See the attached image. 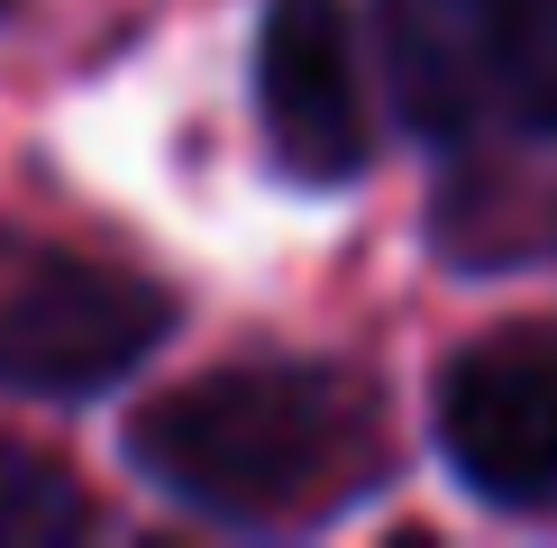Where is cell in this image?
<instances>
[{"label":"cell","mask_w":557,"mask_h":548,"mask_svg":"<svg viewBox=\"0 0 557 548\" xmlns=\"http://www.w3.org/2000/svg\"><path fill=\"white\" fill-rule=\"evenodd\" d=\"M128 457L183 512L228 531H320L393 466L384 402L357 365L247 357L156 394L128 421Z\"/></svg>","instance_id":"obj_1"},{"label":"cell","mask_w":557,"mask_h":548,"mask_svg":"<svg viewBox=\"0 0 557 548\" xmlns=\"http://www.w3.org/2000/svg\"><path fill=\"white\" fill-rule=\"evenodd\" d=\"M384 74L430 137H557V0H375Z\"/></svg>","instance_id":"obj_2"},{"label":"cell","mask_w":557,"mask_h":548,"mask_svg":"<svg viewBox=\"0 0 557 548\" xmlns=\"http://www.w3.org/2000/svg\"><path fill=\"white\" fill-rule=\"evenodd\" d=\"M174 329V292L120 257L0 238V394L83 402L137 375Z\"/></svg>","instance_id":"obj_3"},{"label":"cell","mask_w":557,"mask_h":548,"mask_svg":"<svg viewBox=\"0 0 557 548\" xmlns=\"http://www.w3.org/2000/svg\"><path fill=\"white\" fill-rule=\"evenodd\" d=\"M438 448L503 512L557 502V329L521 320L438 365Z\"/></svg>","instance_id":"obj_4"},{"label":"cell","mask_w":557,"mask_h":548,"mask_svg":"<svg viewBox=\"0 0 557 548\" xmlns=\"http://www.w3.org/2000/svg\"><path fill=\"white\" fill-rule=\"evenodd\" d=\"M257 120L293 183H347L375 155V101L347 0H265L257 18Z\"/></svg>","instance_id":"obj_5"},{"label":"cell","mask_w":557,"mask_h":548,"mask_svg":"<svg viewBox=\"0 0 557 548\" xmlns=\"http://www.w3.org/2000/svg\"><path fill=\"white\" fill-rule=\"evenodd\" d=\"M430 238L448 247V265H540L557 247V183L530 165H457L438 183Z\"/></svg>","instance_id":"obj_6"},{"label":"cell","mask_w":557,"mask_h":548,"mask_svg":"<svg viewBox=\"0 0 557 548\" xmlns=\"http://www.w3.org/2000/svg\"><path fill=\"white\" fill-rule=\"evenodd\" d=\"M91 531L83 485L28 439H0V548H64Z\"/></svg>","instance_id":"obj_7"},{"label":"cell","mask_w":557,"mask_h":548,"mask_svg":"<svg viewBox=\"0 0 557 548\" xmlns=\"http://www.w3.org/2000/svg\"><path fill=\"white\" fill-rule=\"evenodd\" d=\"M0 10H10V0H0Z\"/></svg>","instance_id":"obj_8"}]
</instances>
